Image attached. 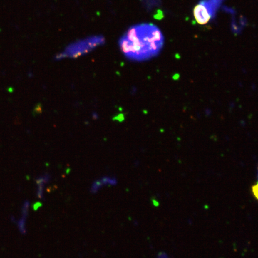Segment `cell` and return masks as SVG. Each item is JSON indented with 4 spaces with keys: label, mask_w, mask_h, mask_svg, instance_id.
Masks as SVG:
<instances>
[{
    "label": "cell",
    "mask_w": 258,
    "mask_h": 258,
    "mask_svg": "<svg viewBox=\"0 0 258 258\" xmlns=\"http://www.w3.org/2000/svg\"><path fill=\"white\" fill-rule=\"evenodd\" d=\"M42 206V204L41 203H40V202H36V203H35L34 205H33V209H34V210H37L40 207H41Z\"/></svg>",
    "instance_id": "8"
},
{
    "label": "cell",
    "mask_w": 258,
    "mask_h": 258,
    "mask_svg": "<svg viewBox=\"0 0 258 258\" xmlns=\"http://www.w3.org/2000/svg\"><path fill=\"white\" fill-rule=\"evenodd\" d=\"M163 35L155 25L132 26L121 36L119 47L124 56L134 62H143L157 56L162 47Z\"/></svg>",
    "instance_id": "1"
},
{
    "label": "cell",
    "mask_w": 258,
    "mask_h": 258,
    "mask_svg": "<svg viewBox=\"0 0 258 258\" xmlns=\"http://www.w3.org/2000/svg\"><path fill=\"white\" fill-rule=\"evenodd\" d=\"M26 217H26V216H22V218L19 221H18V223H17V225H18V227H19V231H21V232L22 234H25L26 233V227H25Z\"/></svg>",
    "instance_id": "6"
},
{
    "label": "cell",
    "mask_w": 258,
    "mask_h": 258,
    "mask_svg": "<svg viewBox=\"0 0 258 258\" xmlns=\"http://www.w3.org/2000/svg\"><path fill=\"white\" fill-rule=\"evenodd\" d=\"M158 258H168L167 254L164 253H160L158 255Z\"/></svg>",
    "instance_id": "9"
},
{
    "label": "cell",
    "mask_w": 258,
    "mask_h": 258,
    "mask_svg": "<svg viewBox=\"0 0 258 258\" xmlns=\"http://www.w3.org/2000/svg\"><path fill=\"white\" fill-rule=\"evenodd\" d=\"M50 179H51L50 175L48 173H46L43 174V175H41V176L36 178L35 182L37 185L38 184H43V185H46V183H47L50 180Z\"/></svg>",
    "instance_id": "5"
},
{
    "label": "cell",
    "mask_w": 258,
    "mask_h": 258,
    "mask_svg": "<svg viewBox=\"0 0 258 258\" xmlns=\"http://www.w3.org/2000/svg\"><path fill=\"white\" fill-rule=\"evenodd\" d=\"M252 191H253V194L255 196V197L257 199H258V183L256 184V185H255L253 187Z\"/></svg>",
    "instance_id": "7"
},
{
    "label": "cell",
    "mask_w": 258,
    "mask_h": 258,
    "mask_svg": "<svg viewBox=\"0 0 258 258\" xmlns=\"http://www.w3.org/2000/svg\"><path fill=\"white\" fill-rule=\"evenodd\" d=\"M117 179L115 177H109V176H104L95 180L92 183L90 192L92 194H96L98 192L99 190L102 188L103 186L106 185H112L114 186L117 184Z\"/></svg>",
    "instance_id": "4"
},
{
    "label": "cell",
    "mask_w": 258,
    "mask_h": 258,
    "mask_svg": "<svg viewBox=\"0 0 258 258\" xmlns=\"http://www.w3.org/2000/svg\"><path fill=\"white\" fill-rule=\"evenodd\" d=\"M194 16L198 24L205 25L209 22L212 14L205 4L200 3L195 7L194 9Z\"/></svg>",
    "instance_id": "3"
},
{
    "label": "cell",
    "mask_w": 258,
    "mask_h": 258,
    "mask_svg": "<svg viewBox=\"0 0 258 258\" xmlns=\"http://www.w3.org/2000/svg\"><path fill=\"white\" fill-rule=\"evenodd\" d=\"M105 40L101 36L80 40L68 46L62 53L57 54L55 59L61 60L64 58H76L91 51L96 47L101 45Z\"/></svg>",
    "instance_id": "2"
}]
</instances>
